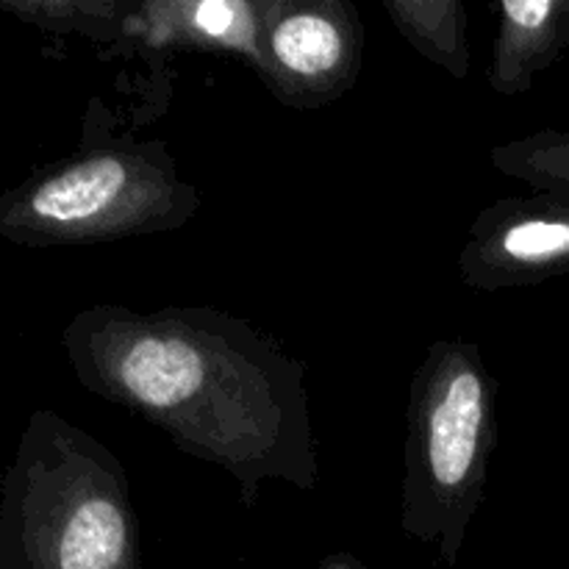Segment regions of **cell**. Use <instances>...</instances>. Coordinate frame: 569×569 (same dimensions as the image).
<instances>
[{
	"instance_id": "6da1fadb",
	"label": "cell",
	"mask_w": 569,
	"mask_h": 569,
	"mask_svg": "<svg viewBox=\"0 0 569 569\" xmlns=\"http://www.w3.org/2000/svg\"><path fill=\"white\" fill-rule=\"evenodd\" d=\"M61 348L83 389L226 470L250 509L264 483L317 487L306 365L242 317L98 303L67 322Z\"/></svg>"
},
{
	"instance_id": "7a4b0ae2",
	"label": "cell",
	"mask_w": 569,
	"mask_h": 569,
	"mask_svg": "<svg viewBox=\"0 0 569 569\" xmlns=\"http://www.w3.org/2000/svg\"><path fill=\"white\" fill-rule=\"evenodd\" d=\"M0 569H142L126 467L50 409L28 417L0 478Z\"/></svg>"
},
{
	"instance_id": "3957f363",
	"label": "cell",
	"mask_w": 569,
	"mask_h": 569,
	"mask_svg": "<svg viewBox=\"0 0 569 569\" xmlns=\"http://www.w3.org/2000/svg\"><path fill=\"white\" fill-rule=\"evenodd\" d=\"M200 203L164 142L109 133V114L92 100L76 153L0 194V239L22 248L120 242L178 231Z\"/></svg>"
},
{
	"instance_id": "277c9868",
	"label": "cell",
	"mask_w": 569,
	"mask_h": 569,
	"mask_svg": "<svg viewBox=\"0 0 569 569\" xmlns=\"http://www.w3.org/2000/svg\"><path fill=\"white\" fill-rule=\"evenodd\" d=\"M406 422L400 531L456 567L487 495L498 439V383L476 342L437 339L426 350Z\"/></svg>"
},
{
	"instance_id": "5b68a950",
	"label": "cell",
	"mask_w": 569,
	"mask_h": 569,
	"mask_svg": "<svg viewBox=\"0 0 569 569\" xmlns=\"http://www.w3.org/2000/svg\"><path fill=\"white\" fill-rule=\"evenodd\" d=\"M365 26L350 0H261L253 70L278 103L315 111L353 89Z\"/></svg>"
},
{
	"instance_id": "8992f818",
	"label": "cell",
	"mask_w": 569,
	"mask_h": 569,
	"mask_svg": "<svg viewBox=\"0 0 569 569\" xmlns=\"http://www.w3.org/2000/svg\"><path fill=\"white\" fill-rule=\"evenodd\" d=\"M569 272V200L556 194L503 198L472 220L459 278L476 292L526 289Z\"/></svg>"
},
{
	"instance_id": "52a82bcc",
	"label": "cell",
	"mask_w": 569,
	"mask_h": 569,
	"mask_svg": "<svg viewBox=\"0 0 569 569\" xmlns=\"http://www.w3.org/2000/svg\"><path fill=\"white\" fill-rule=\"evenodd\" d=\"M259 14L261 0H144L128 17L122 42L144 44L153 53L161 48L222 50L253 67Z\"/></svg>"
},
{
	"instance_id": "ba28073f",
	"label": "cell",
	"mask_w": 569,
	"mask_h": 569,
	"mask_svg": "<svg viewBox=\"0 0 569 569\" xmlns=\"http://www.w3.org/2000/svg\"><path fill=\"white\" fill-rule=\"evenodd\" d=\"M489 87L528 92L533 78L569 53V0H500Z\"/></svg>"
},
{
	"instance_id": "9c48e42d",
	"label": "cell",
	"mask_w": 569,
	"mask_h": 569,
	"mask_svg": "<svg viewBox=\"0 0 569 569\" xmlns=\"http://www.w3.org/2000/svg\"><path fill=\"white\" fill-rule=\"evenodd\" d=\"M383 11L406 42L442 67L450 78L470 76V37L467 9L459 0H383Z\"/></svg>"
},
{
	"instance_id": "30bf717a",
	"label": "cell",
	"mask_w": 569,
	"mask_h": 569,
	"mask_svg": "<svg viewBox=\"0 0 569 569\" xmlns=\"http://www.w3.org/2000/svg\"><path fill=\"white\" fill-rule=\"evenodd\" d=\"M137 3L128 0H0V14L48 33H78L94 44H120Z\"/></svg>"
},
{
	"instance_id": "8fae6325",
	"label": "cell",
	"mask_w": 569,
	"mask_h": 569,
	"mask_svg": "<svg viewBox=\"0 0 569 569\" xmlns=\"http://www.w3.org/2000/svg\"><path fill=\"white\" fill-rule=\"evenodd\" d=\"M495 170L542 194L569 200V128H545L489 150Z\"/></svg>"
},
{
	"instance_id": "7c38bea8",
	"label": "cell",
	"mask_w": 569,
	"mask_h": 569,
	"mask_svg": "<svg viewBox=\"0 0 569 569\" xmlns=\"http://www.w3.org/2000/svg\"><path fill=\"white\" fill-rule=\"evenodd\" d=\"M309 569H367V565L361 559H356L353 553H328Z\"/></svg>"
}]
</instances>
